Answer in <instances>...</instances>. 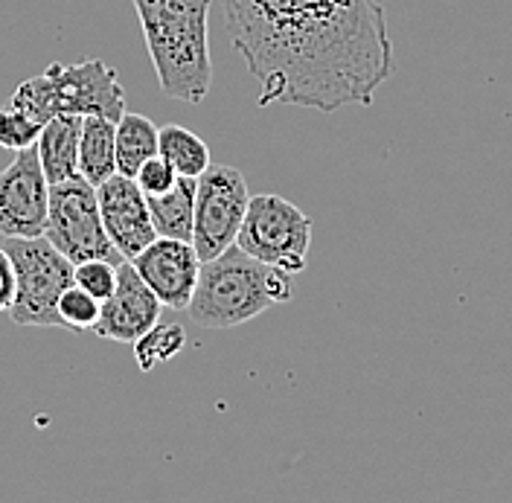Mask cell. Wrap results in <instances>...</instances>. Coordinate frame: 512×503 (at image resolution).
Returning a JSON list of instances; mask_svg holds the SVG:
<instances>
[{
	"label": "cell",
	"instance_id": "6da1fadb",
	"mask_svg": "<svg viewBox=\"0 0 512 503\" xmlns=\"http://www.w3.org/2000/svg\"><path fill=\"white\" fill-rule=\"evenodd\" d=\"M222 9L262 108L370 105L396 70L379 0H222Z\"/></svg>",
	"mask_w": 512,
	"mask_h": 503
},
{
	"label": "cell",
	"instance_id": "7a4b0ae2",
	"mask_svg": "<svg viewBox=\"0 0 512 503\" xmlns=\"http://www.w3.org/2000/svg\"><path fill=\"white\" fill-rule=\"evenodd\" d=\"M155 64L160 91L198 105L213 85L210 6L213 0H131Z\"/></svg>",
	"mask_w": 512,
	"mask_h": 503
},
{
	"label": "cell",
	"instance_id": "3957f363",
	"mask_svg": "<svg viewBox=\"0 0 512 503\" xmlns=\"http://www.w3.org/2000/svg\"><path fill=\"white\" fill-rule=\"evenodd\" d=\"M291 294V274L230 245L219 256L201 262L187 312L204 329H233L277 303H288Z\"/></svg>",
	"mask_w": 512,
	"mask_h": 503
},
{
	"label": "cell",
	"instance_id": "277c9868",
	"mask_svg": "<svg viewBox=\"0 0 512 503\" xmlns=\"http://www.w3.org/2000/svg\"><path fill=\"white\" fill-rule=\"evenodd\" d=\"M6 253L15 265V300L6 315L15 326H62L59 297L73 285V262L44 236L6 239Z\"/></svg>",
	"mask_w": 512,
	"mask_h": 503
},
{
	"label": "cell",
	"instance_id": "5b68a950",
	"mask_svg": "<svg viewBox=\"0 0 512 503\" xmlns=\"http://www.w3.org/2000/svg\"><path fill=\"white\" fill-rule=\"evenodd\" d=\"M236 245L259 262L300 274L312 248V219L280 195H251Z\"/></svg>",
	"mask_w": 512,
	"mask_h": 503
},
{
	"label": "cell",
	"instance_id": "8992f818",
	"mask_svg": "<svg viewBox=\"0 0 512 503\" xmlns=\"http://www.w3.org/2000/svg\"><path fill=\"white\" fill-rule=\"evenodd\" d=\"M44 239L56 251L64 253L73 265L88 262V259H108L114 265L123 262V256L114 251V245L102 227L96 187L88 184L82 175L50 184Z\"/></svg>",
	"mask_w": 512,
	"mask_h": 503
},
{
	"label": "cell",
	"instance_id": "52a82bcc",
	"mask_svg": "<svg viewBox=\"0 0 512 503\" xmlns=\"http://www.w3.org/2000/svg\"><path fill=\"white\" fill-rule=\"evenodd\" d=\"M251 192L239 169L207 166L195 178V219H192V248L201 262L236 245L239 227L245 219Z\"/></svg>",
	"mask_w": 512,
	"mask_h": 503
},
{
	"label": "cell",
	"instance_id": "ba28073f",
	"mask_svg": "<svg viewBox=\"0 0 512 503\" xmlns=\"http://www.w3.org/2000/svg\"><path fill=\"white\" fill-rule=\"evenodd\" d=\"M53 85L56 114H79V117H105L117 123L126 111V91L111 64L102 59H85L76 64L53 62L47 70Z\"/></svg>",
	"mask_w": 512,
	"mask_h": 503
},
{
	"label": "cell",
	"instance_id": "9c48e42d",
	"mask_svg": "<svg viewBox=\"0 0 512 503\" xmlns=\"http://www.w3.org/2000/svg\"><path fill=\"white\" fill-rule=\"evenodd\" d=\"M50 204V181L41 169L35 146L21 149L0 172V236L35 239L44 236Z\"/></svg>",
	"mask_w": 512,
	"mask_h": 503
},
{
	"label": "cell",
	"instance_id": "30bf717a",
	"mask_svg": "<svg viewBox=\"0 0 512 503\" xmlns=\"http://www.w3.org/2000/svg\"><path fill=\"white\" fill-rule=\"evenodd\" d=\"M96 201H99L102 227H105L114 251L123 259H134L146 245H152L158 239L146 195L137 187L134 178L120 175V172L111 175L108 181H102L96 187Z\"/></svg>",
	"mask_w": 512,
	"mask_h": 503
},
{
	"label": "cell",
	"instance_id": "8fae6325",
	"mask_svg": "<svg viewBox=\"0 0 512 503\" xmlns=\"http://www.w3.org/2000/svg\"><path fill=\"white\" fill-rule=\"evenodd\" d=\"M128 262L137 268L143 283L155 291L160 306L187 312L195 283H198V271H201V259L192 248V242L158 236L152 245H146Z\"/></svg>",
	"mask_w": 512,
	"mask_h": 503
},
{
	"label": "cell",
	"instance_id": "7c38bea8",
	"mask_svg": "<svg viewBox=\"0 0 512 503\" xmlns=\"http://www.w3.org/2000/svg\"><path fill=\"white\" fill-rule=\"evenodd\" d=\"M160 300L155 291L143 283L137 268L123 259L117 265V285L108 300H102L99 320L94 326V335L117 344H134L143 338L160 317Z\"/></svg>",
	"mask_w": 512,
	"mask_h": 503
},
{
	"label": "cell",
	"instance_id": "4fadbf2b",
	"mask_svg": "<svg viewBox=\"0 0 512 503\" xmlns=\"http://www.w3.org/2000/svg\"><path fill=\"white\" fill-rule=\"evenodd\" d=\"M82 120L79 114H56L41 126L35 140V152L41 160V169L50 184L67 181L79 175V137H82Z\"/></svg>",
	"mask_w": 512,
	"mask_h": 503
},
{
	"label": "cell",
	"instance_id": "5bb4252c",
	"mask_svg": "<svg viewBox=\"0 0 512 503\" xmlns=\"http://www.w3.org/2000/svg\"><path fill=\"white\" fill-rule=\"evenodd\" d=\"M152 224L158 236L166 239H184L192 242V219H195V178L178 175L175 187L160 192V195H146Z\"/></svg>",
	"mask_w": 512,
	"mask_h": 503
},
{
	"label": "cell",
	"instance_id": "9a60e30c",
	"mask_svg": "<svg viewBox=\"0 0 512 503\" xmlns=\"http://www.w3.org/2000/svg\"><path fill=\"white\" fill-rule=\"evenodd\" d=\"M117 123L105 117H85L82 137H79V175L99 187L111 175H117V146H114Z\"/></svg>",
	"mask_w": 512,
	"mask_h": 503
},
{
	"label": "cell",
	"instance_id": "2e32d148",
	"mask_svg": "<svg viewBox=\"0 0 512 503\" xmlns=\"http://www.w3.org/2000/svg\"><path fill=\"white\" fill-rule=\"evenodd\" d=\"M158 131L160 128L143 117V114H131L123 111V117L117 120L114 131V146H117V172L134 178L137 169L149 158L158 155Z\"/></svg>",
	"mask_w": 512,
	"mask_h": 503
},
{
	"label": "cell",
	"instance_id": "e0dca14e",
	"mask_svg": "<svg viewBox=\"0 0 512 503\" xmlns=\"http://www.w3.org/2000/svg\"><path fill=\"white\" fill-rule=\"evenodd\" d=\"M158 155L169 160V166L184 175V178H198L213 160H210V146L184 126H163L158 131Z\"/></svg>",
	"mask_w": 512,
	"mask_h": 503
},
{
	"label": "cell",
	"instance_id": "ac0fdd59",
	"mask_svg": "<svg viewBox=\"0 0 512 503\" xmlns=\"http://www.w3.org/2000/svg\"><path fill=\"white\" fill-rule=\"evenodd\" d=\"M187 346V332L178 323H155L143 338L134 341V358L143 373H152L158 364L172 361Z\"/></svg>",
	"mask_w": 512,
	"mask_h": 503
},
{
	"label": "cell",
	"instance_id": "d6986e66",
	"mask_svg": "<svg viewBox=\"0 0 512 503\" xmlns=\"http://www.w3.org/2000/svg\"><path fill=\"white\" fill-rule=\"evenodd\" d=\"M56 309H59L62 329H70V332H94L102 303L96 300L94 294L82 291L79 285H67L62 291V297H59V306Z\"/></svg>",
	"mask_w": 512,
	"mask_h": 503
},
{
	"label": "cell",
	"instance_id": "ffe728a7",
	"mask_svg": "<svg viewBox=\"0 0 512 503\" xmlns=\"http://www.w3.org/2000/svg\"><path fill=\"white\" fill-rule=\"evenodd\" d=\"M9 105L18 108V111H24V114H30L32 120L41 123V126H44L47 120H53V117H56V102H53V85H50L47 73L32 76V79H24V82L18 85V91H15Z\"/></svg>",
	"mask_w": 512,
	"mask_h": 503
},
{
	"label": "cell",
	"instance_id": "44dd1931",
	"mask_svg": "<svg viewBox=\"0 0 512 503\" xmlns=\"http://www.w3.org/2000/svg\"><path fill=\"white\" fill-rule=\"evenodd\" d=\"M38 134H41V123H35L30 114L12 105L0 108V149H12V152L30 149L35 146Z\"/></svg>",
	"mask_w": 512,
	"mask_h": 503
},
{
	"label": "cell",
	"instance_id": "7402d4cb",
	"mask_svg": "<svg viewBox=\"0 0 512 503\" xmlns=\"http://www.w3.org/2000/svg\"><path fill=\"white\" fill-rule=\"evenodd\" d=\"M73 285H79L82 291L94 294L96 300H108L114 294L117 285V265L108 259H88L73 265Z\"/></svg>",
	"mask_w": 512,
	"mask_h": 503
},
{
	"label": "cell",
	"instance_id": "603a6c76",
	"mask_svg": "<svg viewBox=\"0 0 512 503\" xmlns=\"http://www.w3.org/2000/svg\"><path fill=\"white\" fill-rule=\"evenodd\" d=\"M134 181H137V187L143 189V195H160V192L175 187L178 172L169 166V160L155 155V158H149L140 169H137Z\"/></svg>",
	"mask_w": 512,
	"mask_h": 503
},
{
	"label": "cell",
	"instance_id": "cb8c5ba5",
	"mask_svg": "<svg viewBox=\"0 0 512 503\" xmlns=\"http://www.w3.org/2000/svg\"><path fill=\"white\" fill-rule=\"evenodd\" d=\"M15 300V265L6 248H0V312H9Z\"/></svg>",
	"mask_w": 512,
	"mask_h": 503
}]
</instances>
